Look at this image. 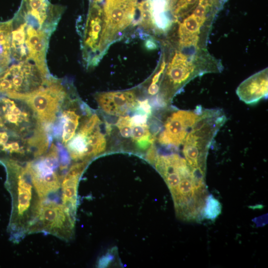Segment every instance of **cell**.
Listing matches in <instances>:
<instances>
[{
  "label": "cell",
  "instance_id": "6da1fadb",
  "mask_svg": "<svg viewBox=\"0 0 268 268\" xmlns=\"http://www.w3.org/2000/svg\"><path fill=\"white\" fill-rule=\"evenodd\" d=\"M0 164L5 169V187L11 199L7 231L10 240L18 243L28 234L41 199L33 185L26 162L3 158L0 159Z\"/></svg>",
  "mask_w": 268,
  "mask_h": 268
},
{
  "label": "cell",
  "instance_id": "7a4b0ae2",
  "mask_svg": "<svg viewBox=\"0 0 268 268\" xmlns=\"http://www.w3.org/2000/svg\"><path fill=\"white\" fill-rule=\"evenodd\" d=\"M52 141L45 153L26 162L40 199L47 198L59 190L70 162V157L65 147L58 141L56 144Z\"/></svg>",
  "mask_w": 268,
  "mask_h": 268
},
{
  "label": "cell",
  "instance_id": "3957f363",
  "mask_svg": "<svg viewBox=\"0 0 268 268\" xmlns=\"http://www.w3.org/2000/svg\"><path fill=\"white\" fill-rule=\"evenodd\" d=\"M51 76L45 75L30 61L10 63L0 74V96L22 99L39 89Z\"/></svg>",
  "mask_w": 268,
  "mask_h": 268
},
{
  "label": "cell",
  "instance_id": "277c9868",
  "mask_svg": "<svg viewBox=\"0 0 268 268\" xmlns=\"http://www.w3.org/2000/svg\"><path fill=\"white\" fill-rule=\"evenodd\" d=\"M69 86L52 76L39 89L21 99L34 112L39 120L51 131L61 109L70 94Z\"/></svg>",
  "mask_w": 268,
  "mask_h": 268
},
{
  "label": "cell",
  "instance_id": "5b68a950",
  "mask_svg": "<svg viewBox=\"0 0 268 268\" xmlns=\"http://www.w3.org/2000/svg\"><path fill=\"white\" fill-rule=\"evenodd\" d=\"M74 223L62 204L47 198L41 199L28 234L43 232L68 241L73 236Z\"/></svg>",
  "mask_w": 268,
  "mask_h": 268
},
{
  "label": "cell",
  "instance_id": "8992f818",
  "mask_svg": "<svg viewBox=\"0 0 268 268\" xmlns=\"http://www.w3.org/2000/svg\"><path fill=\"white\" fill-rule=\"evenodd\" d=\"M105 25L103 9L93 1L90 4L81 34L82 59L87 67L96 66L106 51Z\"/></svg>",
  "mask_w": 268,
  "mask_h": 268
},
{
  "label": "cell",
  "instance_id": "52a82bcc",
  "mask_svg": "<svg viewBox=\"0 0 268 268\" xmlns=\"http://www.w3.org/2000/svg\"><path fill=\"white\" fill-rule=\"evenodd\" d=\"M138 0H105L103 7L105 20L104 42L106 48L134 20Z\"/></svg>",
  "mask_w": 268,
  "mask_h": 268
},
{
  "label": "cell",
  "instance_id": "ba28073f",
  "mask_svg": "<svg viewBox=\"0 0 268 268\" xmlns=\"http://www.w3.org/2000/svg\"><path fill=\"white\" fill-rule=\"evenodd\" d=\"M18 11L53 32L63 13L61 6L52 4L48 0H22Z\"/></svg>",
  "mask_w": 268,
  "mask_h": 268
},
{
  "label": "cell",
  "instance_id": "9c48e42d",
  "mask_svg": "<svg viewBox=\"0 0 268 268\" xmlns=\"http://www.w3.org/2000/svg\"><path fill=\"white\" fill-rule=\"evenodd\" d=\"M87 162L79 161L72 164L66 172L61 183L62 205L66 213L74 221L77 208V186Z\"/></svg>",
  "mask_w": 268,
  "mask_h": 268
},
{
  "label": "cell",
  "instance_id": "30bf717a",
  "mask_svg": "<svg viewBox=\"0 0 268 268\" xmlns=\"http://www.w3.org/2000/svg\"><path fill=\"white\" fill-rule=\"evenodd\" d=\"M199 74L195 67L182 53L176 51L165 71V83L172 91H176Z\"/></svg>",
  "mask_w": 268,
  "mask_h": 268
},
{
  "label": "cell",
  "instance_id": "8fae6325",
  "mask_svg": "<svg viewBox=\"0 0 268 268\" xmlns=\"http://www.w3.org/2000/svg\"><path fill=\"white\" fill-rule=\"evenodd\" d=\"M95 99L106 113L113 116H122L137 104L134 90L110 91L98 93Z\"/></svg>",
  "mask_w": 268,
  "mask_h": 268
},
{
  "label": "cell",
  "instance_id": "7c38bea8",
  "mask_svg": "<svg viewBox=\"0 0 268 268\" xmlns=\"http://www.w3.org/2000/svg\"><path fill=\"white\" fill-rule=\"evenodd\" d=\"M268 68L248 77L238 87L236 93L246 104H254L268 95Z\"/></svg>",
  "mask_w": 268,
  "mask_h": 268
},
{
  "label": "cell",
  "instance_id": "4fadbf2b",
  "mask_svg": "<svg viewBox=\"0 0 268 268\" xmlns=\"http://www.w3.org/2000/svg\"><path fill=\"white\" fill-rule=\"evenodd\" d=\"M12 20L0 22V67H8L11 63V36Z\"/></svg>",
  "mask_w": 268,
  "mask_h": 268
},
{
  "label": "cell",
  "instance_id": "5bb4252c",
  "mask_svg": "<svg viewBox=\"0 0 268 268\" xmlns=\"http://www.w3.org/2000/svg\"><path fill=\"white\" fill-rule=\"evenodd\" d=\"M131 135L133 140L138 148L145 150L153 143L154 136L152 135L146 124L132 126Z\"/></svg>",
  "mask_w": 268,
  "mask_h": 268
},
{
  "label": "cell",
  "instance_id": "9a60e30c",
  "mask_svg": "<svg viewBox=\"0 0 268 268\" xmlns=\"http://www.w3.org/2000/svg\"><path fill=\"white\" fill-rule=\"evenodd\" d=\"M139 18L137 23L144 29L151 28L154 25L151 0H143L137 4Z\"/></svg>",
  "mask_w": 268,
  "mask_h": 268
},
{
  "label": "cell",
  "instance_id": "2e32d148",
  "mask_svg": "<svg viewBox=\"0 0 268 268\" xmlns=\"http://www.w3.org/2000/svg\"><path fill=\"white\" fill-rule=\"evenodd\" d=\"M222 206L212 195H207L201 211V218L214 220L221 213Z\"/></svg>",
  "mask_w": 268,
  "mask_h": 268
},
{
  "label": "cell",
  "instance_id": "e0dca14e",
  "mask_svg": "<svg viewBox=\"0 0 268 268\" xmlns=\"http://www.w3.org/2000/svg\"><path fill=\"white\" fill-rule=\"evenodd\" d=\"M116 126L123 137L128 138L131 136L132 126L130 117L129 116H120L116 123Z\"/></svg>",
  "mask_w": 268,
  "mask_h": 268
},
{
  "label": "cell",
  "instance_id": "ac0fdd59",
  "mask_svg": "<svg viewBox=\"0 0 268 268\" xmlns=\"http://www.w3.org/2000/svg\"><path fill=\"white\" fill-rule=\"evenodd\" d=\"M148 115L146 114H137L131 118L132 126L146 124Z\"/></svg>",
  "mask_w": 268,
  "mask_h": 268
},
{
  "label": "cell",
  "instance_id": "d6986e66",
  "mask_svg": "<svg viewBox=\"0 0 268 268\" xmlns=\"http://www.w3.org/2000/svg\"><path fill=\"white\" fill-rule=\"evenodd\" d=\"M138 104L140 109L144 112L145 114L148 116L151 114V106L147 100L138 101Z\"/></svg>",
  "mask_w": 268,
  "mask_h": 268
},
{
  "label": "cell",
  "instance_id": "ffe728a7",
  "mask_svg": "<svg viewBox=\"0 0 268 268\" xmlns=\"http://www.w3.org/2000/svg\"><path fill=\"white\" fill-rule=\"evenodd\" d=\"M159 90V87L157 84H150L148 88V92L151 95L156 94Z\"/></svg>",
  "mask_w": 268,
  "mask_h": 268
},
{
  "label": "cell",
  "instance_id": "44dd1931",
  "mask_svg": "<svg viewBox=\"0 0 268 268\" xmlns=\"http://www.w3.org/2000/svg\"><path fill=\"white\" fill-rule=\"evenodd\" d=\"M156 46L157 45H156V44L152 40H149L147 41L146 42V46L148 49H155L157 48Z\"/></svg>",
  "mask_w": 268,
  "mask_h": 268
}]
</instances>
